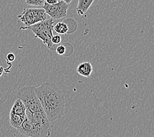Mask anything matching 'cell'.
<instances>
[{
	"label": "cell",
	"mask_w": 154,
	"mask_h": 137,
	"mask_svg": "<svg viewBox=\"0 0 154 137\" xmlns=\"http://www.w3.org/2000/svg\"><path fill=\"white\" fill-rule=\"evenodd\" d=\"M36 92L43 110L51 123L64 115L65 96L56 84L45 82L36 88Z\"/></svg>",
	"instance_id": "obj_1"
},
{
	"label": "cell",
	"mask_w": 154,
	"mask_h": 137,
	"mask_svg": "<svg viewBox=\"0 0 154 137\" xmlns=\"http://www.w3.org/2000/svg\"><path fill=\"white\" fill-rule=\"evenodd\" d=\"M54 19H47L35 23L29 26H20V30H30L35 35V38H38L47 45V48L52 50L54 44L52 43L51 38L54 36Z\"/></svg>",
	"instance_id": "obj_2"
},
{
	"label": "cell",
	"mask_w": 154,
	"mask_h": 137,
	"mask_svg": "<svg viewBox=\"0 0 154 137\" xmlns=\"http://www.w3.org/2000/svg\"><path fill=\"white\" fill-rule=\"evenodd\" d=\"M26 115L33 125L35 137H48L51 135V122L43 110L33 113L26 110Z\"/></svg>",
	"instance_id": "obj_3"
},
{
	"label": "cell",
	"mask_w": 154,
	"mask_h": 137,
	"mask_svg": "<svg viewBox=\"0 0 154 137\" xmlns=\"http://www.w3.org/2000/svg\"><path fill=\"white\" fill-rule=\"evenodd\" d=\"M17 98L23 101L26 110L30 112H36L43 110L36 92L34 86H24L17 92Z\"/></svg>",
	"instance_id": "obj_4"
},
{
	"label": "cell",
	"mask_w": 154,
	"mask_h": 137,
	"mask_svg": "<svg viewBox=\"0 0 154 137\" xmlns=\"http://www.w3.org/2000/svg\"><path fill=\"white\" fill-rule=\"evenodd\" d=\"M47 15L43 8H27L24 9L23 13L18 15V18L24 24V26H29L35 23L47 19Z\"/></svg>",
	"instance_id": "obj_5"
},
{
	"label": "cell",
	"mask_w": 154,
	"mask_h": 137,
	"mask_svg": "<svg viewBox=\"0 0 154 137\" xmlns=\"http://www.w3.org/2000/svg\"><path fill=\"white\" fill-rule=\"evenodd\" d=\"M42 8L45 10L47 15L53 19H59L66 16L69 4L63 1L59 2L55 4H48L46 2L44 3Z\"/></svg>",
	"instance_id": "obj_6"
},
{
	"label": "cell",
	"mask_w": 154,
	"mask_h": 137,
	"mask_svg": "<svg viewBox=\"0 0 154 137\" xmlns=\"http://www.w3.org/2000/svg\"><path fill=\"white\" fill-rule=\"evenodd\" d=\"M17 130H18L20 134H22L26 136L35 137L33 125L32 123L29 120V119L26 117V115L24 117L21 125L20 126V127Z\"/></svg>",
	"instance_id": "obj_7"
},
{
	"label": "cell",
	"mask_w": 154,
	"mask_h": 137,
	"mask_svg": "<svg viewBox=\"0 0 154 137\" xmlns=\"http://www.w3.org/2000/svg\"><path fill=\"white\" fill-rule=\"evenodd\" d=\"M94 2V0H79L76 8L77 15L79 16L85 15Z\"/></svg>",
	"instance_id": "obj_8"
},
{
	"label": "cell",
	"mask_w": 154,
	"mask_h": 137,
	"mask_svg": "<svg viewBox=\"0 0 154 137\" xmlns=\"http://www.w3.org/2000/svg\"><path fill=\"white\" fill-rule=\"evenodd\" d=\"M93 71L92 65L90 62H82L78 65L76 68V72L82 76L88 78Z\"/></svg>",
	"instance_id": "obj_9"
},
{
	"label": "cell",
	"mask_w": 154,
	"mask_h": 137,
	"mask_svg": "<svg viewBox=\"0 0 154 137\" xmlns=\"http://www.w3.org/2000/svg\"><path fill=\"white\" fill-rule=\"evenodd\" d=\"M10 112H12L13 114L22 116V117H25L26 116V107L24 105L23 101L19 98L15 101L11 107V110Z\"/></svg>",
	"instance_id": "obj_10"
},
{
	"label": "cell",
	"mask_w": 154,
	"mask_h": 137,
	"mask_svg": "<svg viewBox=\"0 0 154 137\" xmlns=\"http://www.w3.org/2000/svg\"><path fill=\"white\" fill-rule=\"evenodd\" d=\"M24 117H22V116L10 112L9 123L13 127L18 129L20 127V126L21 125Z\"/></svg>",
	"instance_id": "obj_11"
},
{
	"label": "cell",
	"mask_w": 154,
	"mask_h": 137,
	"mask_svg": "<svg viewBox=\"0 0 154 137\" xmlns=\"http://www.w3.org/2000/svg\"><path fill=\"white\" fill-rule=\"evenodd\" d=\"M54 30L59 34H65L69 33V28L65 22H59L54 26Z\"/></svg>",
	"instance_id": "obj_12"
},
{
	"label": "cell",
	"mask_w": 154,
	"mask_h": 137,
	"mask_svg": "<svg viewBox=\"0 0 154 137\" xmlns=\"http://www.w3.org/2000/svg\"><path fill=\"white\" fill-rule=\"evenodd\" d=\"M26 3L29 5L42 7L44 5L45 0H25Z\"/></svg>",
	"instance_id": "obj_13"
},
{
	"label": "cell",
	"mask_w": 154,
	"mask_h": 137,
	"mask_svg": "<svg viewBox=\"0 0 154 137\" xmlns=\"http://www.w3.org/2000/svg\"><path fill=\"white\" fill-rule=\"evenodd\" d=\"M55 51L57 52V54L59 55H65V51H66V48L63 45H60L56 48Z\"/></svg>",
	"instance_id": "obj_14"
},
{
	"label": "cell",
	"mask_w": 154,
	"mask_h": 137,
	"mask_svg": "<svg viewBox=\"0 0 154 137\" xmlns=\"http://www.w3.org/2000/svg\"><path fill=\"white\" fill-rule=\"evenodd\" d=\"M61 40H62L61 36L59 34L55 35V36H52V38H51V42H52V43H53L54 45L61 43Z\"/></svg>",
	"instance_id": "obj_15"
},
{
	"label": "cell",
	"mask_w": 154,
	"mask_h": 137,
	"mask_svg": "<svg viewBox=\"0 0 154 137\" xmlns=\"http://www.w3.org/2000/svg\"><path fill=\"white\" fill-rule=\"evenodd\" d=\"M15 55L13 53H9V54L6 56V60L8 63L9 62H13L15 61Z\"/></svg>",
	"instance_id": "obj_16"
},
{
	"label": "cell",
	"mask_w": 154,
	"mask_h": 137,
	"mask_svg": "<svg viewBox=\"0 0 154 137\" xmlns=\"http://www.w3.org/2000/svg\"><path fill=\"white\" fill-rule=\"evenodd\" d=\"M45 2H46L48 4H55V3H57L59 2L58 0H45Z\"/></svg>",
	"instance_id": "obj_17"
},
{
	"label": "cell",
	"mask_w": 154,
	"mask_h": 137,
	"mask_svg": "<svg viewBox=\"0 0 154 137\" xmlns=\"http://www.w3.org/2000/svg\"><path fill=\"white\" fill-rule=\"evenodd\" d=\"M4 70H5V69L3 68V67H0V77L2 76L3 72H4Z\"/></svg>",
	"instance_id": "obj_18"
},
{
	"label": "cell",
	"mask_w": 154,
	"mask_h": 137,
	"mask_svg": "<svg viewBox=\"0 0 154 137\" xmlns=\"http://www.w3.org/2000/svg\"><path fill=\"white\" fill-rule=\"evenodd\" d=\"M62 1L65 2V3H67V4H69V3H71V2L72 1V0H62Z\"/></svg>",
	"instance_id": "obj_19"
}]
</instances>
